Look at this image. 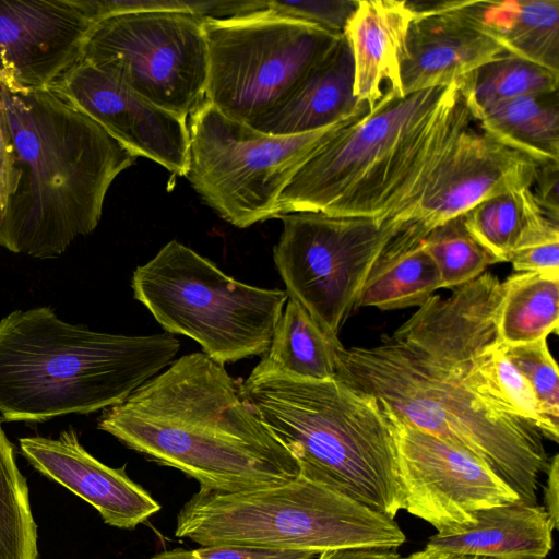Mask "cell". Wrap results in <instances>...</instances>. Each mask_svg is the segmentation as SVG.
I'll return each mask as SVG.
<instances>
[{
    "instance_id": "12",
    "label": "cell",
    "mask_w": 559,
    "mask_h": 559,
    "mask_svg": "<svg viewBox=\"0 0 559 559\" xmlns=\"http://www.w3.org/2000/svg\"><path fill=\"white\" fill-rule=\"evenodd\" d=\"M457 85L405 96L390 91L376 108L321 146L294 174L277 200V217L326 214L372 179L440 110Z\"/></svg>"
},
{
    "instance_id": "29",
    "label": "cell",
    "mask_w": 559,
    "mask_h": 559,
    "mask_svg": "<svg viewBox=\"0 0 559 559\" xmlns=\"http://www.w3.org/2000/svg\"><path fill=\"white\" fill-rule=\"evenodd\" d=\"M37 540L27 481L0 424V559H38Z\"/></svg>"
},
{
    "instance_id": "36",
    "label": "cell",
    "mask_w": 559,
    "mask_h": 559,
    "mask_svg": "<svg viewBox=\"0 0 559 559\" xmlns=\"http://www.w3.org/2000/svg\"><path fill=\"white\" fill-rule=\"evenodd\" d=\"M20 179V169L0 97V222Z\"/></svg>"
},
{
    "instance_id": "5",
    "label": "cell",
    "mask_w": 559,
    "mask_h": 559,
    "mask_svg": "<svg viewBox=\"0 0 559 559\" xmlns=\"http://www.w3.org/2000/svg\"><path fill=\"white\" fill-rule=\"evenodd\" d=\"M240 393L300 469L389 518L403 509L393 431L372 397L336 378L253 370Z\"/></svg>"
},
{
    "instance_id": "26",
    "label": "cell",
    "mask_w": 559,
    "mask_h": 559,
    "mask_svg": "<svg viewBox=\"0 0 559 559\" xmlns=\"http://www.w3.org/2000/svg\"><path fill=\"white\" fill-rule=\"evenodd\" d=\"M497 332L503 345L547 338L559 329V275L521 272L502 282Z\"/></svg>"
},
{
    "instance_id": "7",
    "label": "cell",
    "mask_w": 559,
    "mask_h": 559,
    "mask_svg": "<svg viewBox=\"0 0 559 559\" xmlns=\"http://www.w3.org/2000/svg\"><path fill=\"white\" fill-rule=\"evenodd\" d=\"M131 287L166 333L194 340L222 365L263 356L288 299L235 280L177 240L134 270Z\"/></svg>"
},
{
    "instance_id": "22",
    "label": "cell",
    "mask_w": 559,
    "mask_h": 559,
    "mask_svg": "<svg viewBox=\"0 0 559 559\" xmlns=\"http://www.w3.org/2000/svg\"><path fill=\"white\" fill-rule=\"evenodd\" d=\"M468 8L508 55L559 73V0L468 1Z\"/></svg>"
},
{
    "instance_id": "1",
    "label": "cell",
    "mask_w": 559,
    "mask_h": 559,
    "mask_svg": "<svg viewBox=\"0 0 559 559\" xmlns=\"http://www.w3.org/2000/svg\"><path fill=\"white\" fill-rule=\"evenodd\" d=\"M503 289L492 273L435 294L368 347L336 350V379L409 425L484 461L528 504L548 457L543 435L509 402L495 371Z\"/></svg>"
},
{
    "instance_id": "27",
    "label": "cell",
    "mask_w": 559,
    "mask_h": 559,
    "mask_svg": "<svg viewBox=\"0 0 559 559\" xmlns=\"http://www.w3.org/2000/svg\"><path fill=\"white\" fill-rule=\"evenodd\" d=\"M456 85L473 119L477 120L497 103L557 92L559 73L506 53L469 72Z\"/></svg>"
},
{
    "instance_id": "24",
    "label": "cell",
    "mask_w": 559,
    "mask_h": 559,
    "mask_svg": "<svg viewBox=\"0 0 559 559\" xmlns=\"http://www.w3.org/2000/svg\"><path fill=\"white\" fill-rule=\"evenodd\" d=\"M341 347L340 341L330 338L300 305L288 298L271 344L253 371L331 380L336 377V350Z\"/></svg>"
},
{
    "instance_id": "41",
    "label": "cell",
    "mask_w": 559,
    "mask_h": 559,
    "mask_svg": "<svg viewBox=\"0 0 559 559\" xmlns=\"http://www.w3.org/2000/svg\"><path fill=\"white\" fill-rule=\"evenodd\" d=\"M453 559H501L491 556H481V555H455Z\"/></svg>"
},
{
    "instance_id": "25",
    "label": "cell",
    "mask_w": 559,
    "mask_h": 559,
    "mask_svg": "<svg viewBox=\"0 0 559 559\" xmlns=\"http://www.w3.org/2000/svg\"><path fill=\"white\" fill-rule=\"evenodd\" d=\"M477 121L486 134L539 165L559 164L558 91L497 103Z\"/></svg>"
},
{
    "instance_id": "18",
    "label": "cell",
    "mask_w": 559,
    "mask_h": 559,
    "mask_svg": "<svg viewBox=\"0 0 559 559\" xmlns=\"http://www.w3.org/2000/svg\"><path fill=\"white\" fill-rule=\"evenodd\" d=\"M19 443L38 473L88 502L107 525L133 530L160 510L151 493L128 476L126 465L114 468L98 461L73 428L57 438L23 437Z\"/></svg>"
},
{
    "instance_id": "15",
    "label": "cell",
    "mask_w": 559,
    "mask_h": 559,
    "mask_svg": "<svg viewBox=\"0 0 559 559\" xmlns=\"http://www.w3.org/2000/svg\"><path fill=\"white\" fill-rule=\"evenodd\" d=\"M94 24L75 0H0V86L53 88L82 61Z\"/></svg>"
},
{
    "instance_id": "3",
    "label": "cell",
    "mask_w": 559,
    "mask_h": 559,
    "mask_svg": "<svg viewBox=\"0 0 559 559\" xmlns=\"http://www.w3.org/2000/svg\"><path fill=\"white\" fill-rule=\"evenodd\" d=\"M20 179L0 222V247L61 255L98 225L115 178L138 156L52 90L0 86Z\"/></svg>"
},
{
    "instance_id": "21",
    "label": "cell",
    "mask_w": 559,
    "mask_h": 559,
    "mask_svg": "<svg viewBox=\"0 0 559 559\" xmlns=\"http://www.w3.org/2000/svg\"><path fill=\"white\" fill-rule=\"evenodd\" d=\"M476 523L454 534H435L426 547L455 555L544 559L554 527L544 507L516 500L475 512Z\"/></svg>"
},
{
    "instance_id": "28",
    "label": "cell",
    "mask_w": 559,
    "mask_h": 559,
    "mask_svg": "<svg viewBox=\"0 0 559 559\" xmlns=\"http://www.w3.org/2000/svg\"><path fill=\"white\" fill-rule=\"evenodd\" d=\"M439 288L438 266L420 243L373 269L359 294L357 308L396 310L420 307Z\"/></svg>"
},
{
    "instance_id": "23",
    "label": "cell",
    "mask_w": 559,
    "mask_h": 559,
    "mask_svg": "<svg viewBox=\"0 0 559 559\" xmlns=\"http://www.w3.org/2000/svg\"><path fill=\"white\" fill-rule=\"evenodd\" d=\"M463 219L497 262H510L519 249L559 237V224L545 214L532 188L488 198L463 214Z\"/></svg>"
},
{
    "instance_id": "17",
    "label": "cell",
    "mask_w": 559,
    "mask_h": 559,
    "mask_svg": "<svg viewBox=\"0 0 559 559\" xmlns=\"http://www.w3.org/2000/svg\"><path fill=\"white\" fill-rule=\"evenodd\" d=\"M414 14L400 59L402 95L457 84L507 52L480 26L468 1H407Z\"/></svg>"
},
{
    "instance_id": "34",
    "label": "cell",
    "mask_w": 559,
    "mask_h": 559,
    "mask_svg": "<svg viewBox=\"0 0 559 559\" xmlns=\"http://www.w3.org/2000/svg\"><path fill=\"white\" fill-rule=\"evenodd\" d=\"M316 552L282 550L242 545H209L193 549L173 548L155 554L152 559H313Z\"/></svg>"
},
{
    "instance_id": "40",
    "label": "cell",
    "mask_w": 559,
    "mask_h": 559,
    "mask_svg": "<svg viewBox=\"0 0 559 559\" xmlns=\"http://www.w3.org/2000/svg\"><path fill=\"white\" fill-rule=\"evenodd\" d=\"M455 554L444 552L437 549L425 547L407 557L401 559H453Z\"/></svg>"
},
{
    "instance_id": "10",
    "label": "cell",
    "mask_w": 559,
    "mask_h": 559,
    "mask_svg": "<svg viewBox=\"0 0 559 559\" xmlns=\"http://www.w3.org/2000/svg\"><path fill=\"white\" fill-rule=\"evenodd\" d=\"M204 19L166 11L105 17L92 27L83 60L154 105L190 117L206 100Z\"/></svg>"
},
{
    "instance_id": "33",
    "label": "cell",
    "mask_w": 559,
    "mask_h": 559,
    "mask_svg": "<svg viewBox=\"0 0 559 559\" xmlns=\"http://www.w3.org/2000/svg\"><path fill=\"white\" fill-rule=\"evenodd\" d=\"M358 0L266 1L270 14L311 24L341 34L354 14Z\"/></svg>"
},
{
    "instance_id": "4",
    "label": "cell",
    "mask_w": 559,
    "mask_h": 559,
    "mask_svg": "<svg viewBox=\"0 0 559 559\" xmlns=\"http://www.w3.org/2000/svg\"><path fill=\"white\" fill-rule=\"evenodd\" d=\"M179 349L166 332L112 334L69 323L49 307L14 310L0 319L1 420L104 411L168 367Z\"/></svg>"
},
{
    "instance_id": "16",
    "label": "cell",
    "mask_w": 559,
    "mask_h": 559,
    "mask_svg": "<svg viewBox=\"0 0 559 559\" xmlns=\"http://www.w3.org/2000/svg\"><path fill=\"white\" fill-rule=\"evenodd\" d=\"M134 153L186 176L187 118L163 109L83 60L51 88Z\"/></svg>"
},
{
    "instance_id": "38",
    "label": "cell",
    "mask_w": 559,
    "mask_h": 559,
    "mask_svg": "<svg viewBox=\"0 0 559 559\" xmlns=\"http://www.w3.org/2000/svg\"><path fill=\"white\" fill-rule=\"evenodd\" d=\"M559 456L558 454L548 462L546 467L547 483L545 486V510L548 514L549 521L554 530L558 528L559 524Z\"/></svg>"
},
{
    "instance_id": "35",
    "label": "cell",
    "mask_w": 559,
    "mask_h": 559,
    "mask_svg": "<svg viewBox=\"0 0 559 559\" xmlns=\"http://www.w3.org/2000/svg\"><path fill=\"white\" fill-rule=\"evenodd\" d=\"M513 270L559 275V237L546 239L515 251L510 260Z\"/></svg>"
},
{
    "instance_id": "32",
    "label": "cell",
    "mask_w": 559,
    "mask_h": 559,
    "mask_svg": "<svg viewBox=\"0 0 559 559\" xmlns=\"http://www.w3.org/2000/svg\"><path fill=\"white\" fill-rule=\"evenodd\" d=\"M94 22L129 12H182L202 17L224 19L260 11L265 1H192V0H75Z\"/></svg>"
},
{
    "instance_id": "30",
    "label": "cell",
    "mask_w": 559,
    "mask_h": 559,
    "mask_svg": "<svg viewBox=\"0 0 559 559\" xmlns=\"http://www.w3.org/2000/svg\"><path fill=\"white\" fill-rule=\"evenodd\" d=\"M421 243L438 266L441 288L463 286L498 263L467 230L463 215L435 227Z\"/></svg>"
},
{
    "instance_id": "13",
    "label": "cell",
    "mask_w": 559,
    "mask_h": 559,
    "mask_svg": "<svg viewBox=\"0 0 559 559\" xmlns=\"http://www.w3.org/2000/svg\"><path fill=\"white\" fill-rule=\"evenodd\" d=\"M381 409L394 436L403 509L439 534H454L474 525L478 510L520 500L469 451Z\"/></svg>"
},
{
    "instance_id": "2",
    "label": "cell",
    "mask_w": 559,
    "mask_h": 559,
    "mask_svg": "<svg viewBox=\"0 0 559 559\" xmlns=\"http://www.w3.org/2000/svg\"><path fill=\"white\" fill-rule=\"evenodd\" d=\"M98 429L200 488L237 492L285 484L300 466L243 401L224 366L191 353L108 407Z\"/></svg>"
},
{
    "instance_id": "19",
    "label": "cell",
    "mask_w": 559,
    "mask_h": 559,
    "mask_svg": "<svg viewBox=\"0 0 559 559\" xmlns=\"http://www.w3.org/2000/svg\"><path fill=\"white\" fill-rule=\"evenodd\" d=\"M354 59L344 35L252 128L277 136L324 129L369 110L354 95ZM370 111V110H369Z\"/></svg>"
},
{
    "instance_id": "31",
    "label": "cell",
    "mask_w": 559,
    "mask_h": 559,
    "mask_svg": "<svg viewBox=\"0 0 559 559\" xmlns=\"http://www.w3.org/2000/svg\"><path fill=\"white\" fill-rule=\"evenodd\" d=\"M501 348L532 388L542 416L559 431V372L547 338L512 346L501 343Z\"/></svg>"
},
{
    "instance_id": "6",
    "label": "cell",
    "mask_w": 559,
    "mask_h": 559,
    "mask_svg": "<svg viewBox=\"0 0 559 559\" xmlns=\"http://www.w3.org/2000/svg\"><path fill=\"white\" fill-rule=\"evenodd\" d=\"M175 536L200 546L242 545L317 555L353 548L395 549L406 540L394 519L302 469L293 480L260 489L218 492L200 488L179 510Z\"/></svg>"
},
{
    "instance_id": "20",
    "label": "cell",
    "mask_w": 559,
    "mask_h": 559,
    "mask_svg": "<svg viewBox=\"0 0 559 559\" xmlns=\"http://www.w3.org/2000/svg\"><path fill=\"white\" fill-rule=\"evenodd\" d=\"M414 19L407 1L358 0L344 28L354 59V95L372 111L384 95H402L400 59Z\"/></svg>"
},
{
    "instance_id": "8",
    "label": "cell",
    "mask_w": 559,
    "mask_h": 559,
    "mask_svg": "<svg viewBox=\"0 0 559 559\" xmlns=\"http://www.w3.org/2000/svg\"><path fill=\"white\" fill-rule=\"evenodd\" d=\"M361 111L335 124L277 136L223 115L211 103L190 116L185 177L201 199L238 228L277 217V200L298 168Z\"/></svg>"
},
{
    "instance_id": "9",
    "label": "cell",
    "mask_w": 559,
    "mask_h": 559,
    "mask_svg": "<svg viewBox=\"0 0 559 559\" xmlns=\"http://www.w3.org/2000/svg\"><path fill=\"white\" fill-rule=\"evenodd\" d=\"M205 98L226 117L253 126L270 112L343 34L264 9L203 21Z\"/></svg>"
},
{
    "instance_id": "39",
    "label": "cell",
    "mask_w": 559,
    "mask_h": 559,
    "mask_svg": "<svg viewBox=\"0 0 559 559\" xmlns=\"http://www.w3.org/2000/svg\"><path fill=\"white\" fill-rule=\"evenodd\" d=\"M318 559H401L394 549L353 548L324 551Z\"/></svg>"
},
{
    "instance_id": "11",
    "label": "cell",
    "mask_w": 559,
    "mask_h": 559,
    "mask_svg": "<svg viewBox=\"0 0 559 559\" xmlns=\"http://www.w3.org/2000/svg\"><path fill=\"white\" fill-rule=\"evenodd\" d=\"M273 255L289 299L300 305L333 341L382 257L395 229L371 217L319 212L281 215Z\"/></svg>"
},
{
    "instance_id": "37",
    "label": "cell",
    "mask_w": 559,
    "mask_h": 559,
    "mask_svg": "<svg viewBox=\"0 0 559 559\" xmlns=\"http://www.w3.org/2000/svg\"><path fill=\"white\" fill-rule=\"evenodd\" d=\"M533 187L535 189L532 191L542 210L549 218L558 223L559 164L539 165Z\"/></svg>"
},
{
    "instance_id": "14",
    "label": "cell",
    "mask_w": 559,
    "mask_h": 559,
    "mask_svg": "<svg viewBox=\"0 0 559 559\" xmlns=\"http://www.w3.org/2000/svg\"><path fill=\"white\" fill-rule=\"evenodd\" d=\"M539 164L472 126L414 210L399 225L390 248L402 254L435 227L462 216L493 195L532 188Z\"/></svg>"
}]
</instances>
